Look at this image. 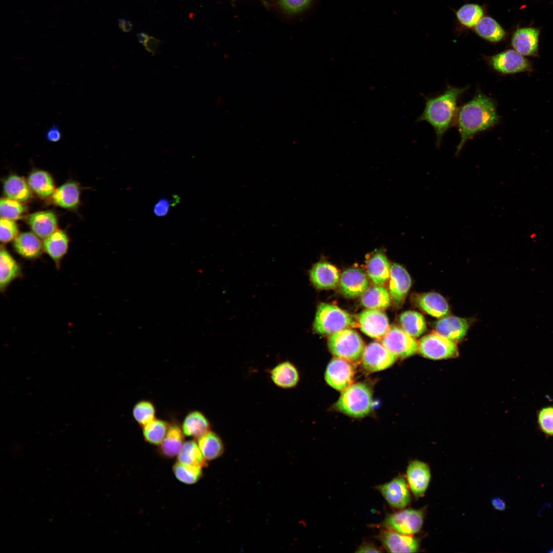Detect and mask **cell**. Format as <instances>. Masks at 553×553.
<instances>
[{
  "label": "cell",
  "instance_id": "cell-33",
  "mask_svg": "<svg viewBox=\"0 0 553 553\" xmlns=\"http://www.w3.org/2000/svg\"><path fill=\"white\" fill-rule=\"evenodd\" d=\"M197 443L206 461L220 457L224 451V444L220 437L210 430L197 438Z\"/></svg>",
  "mask_w": 553,
  "mask_h": 553
},
{
  "label": "cell",
  "instance_id": "cell-5",
  "mask_svg": "<svg viewBox=\"0 0 553 553\" xmlns=\"http://www.w3.org/2000/svg\"><path fill=\"white\" fill-rule=\"evenodd\" d=\"M354 324L349 313L334 305L322 303L317 308L313 329L320 334H331Z\"/></svg>",
  "mask_w": 553,
  "mask_h": 553
},
{
  "label": "cell",
  "instance_id": "cell-9",
  "mask_svg": "<svg viewBox=\"0 0 553 553\" xmlns=\"http://www.w3.org/2000/svg\"><path fill=\"white\" fill-rule=\"evenodd\" d=\"M381 344L396 357L406 358L416 353L418 343L402 328L392 325L381 338Z\"/></svg>",
  "mask_w": 553,
  "mask_h": 553
},
{
  "label": "cell",
  "instance_id": "cell-21",
  "mask_svg": "<svg viewBox=\"0 0 553 553\" xmlns=\"http://www.w3.org/2000/svg\"><path fill=\"white\" fill-rule=\"evenodd\" d=\"M309 275L312 284L318 289H332L336 287L339 279L337 269L325 262L316 263L310 271Z\"/></svg>",
  "mask_w": 553,
  "mask_h": 553
},
{
  "label": "cell",
  "instance_id": "cell-50",
  "mask_svg": "<svg viewBox=\"0 0 553 553\" xmlns=\"http://www.w3.org/2000/svg\"><path fill=\"white\" fill-rule=\"evenodd\" d=\"M492 504L496 509L499 511H502L506 508L505 502L500 498L495 497L492 499Z\"/></svg>",
  "mask_w": 553,
  "mask_h": 553
},
{
  "label": "cell",
  "instance_id": "cell-3",
  "mask_svg": "<svg viewBox=\"0 0 553 553\" xmlns=\"http://www.w3.org/2000/svg\"><path fill=\"white\" fill-rule=\"evenodd\" d=\"M372 402L370 388L366 384L359 382L351 384L343 390L335 407L346 415L361 418L370 412Z\"/></svg>",
  "mask_w": 553,
  "mask_h": 553
},
{
  "label": "cell",
  "instance_id": "cell-12",
  "mask_svg": "<svg viewBox=\"0 0 553 553\" xmlns=\"http://www.w3.org/2000/svg\"><path fill=\"white\" fill-rule=\"evenodd\" d=\"M408 486L405 478L399 476L378 485L377 489L391 506L401 509L406 507L411 501Z\"/></svg>",
  "mask_w": 553,
  "mask_h": 553
},
{
  "label": "cell",
  "instance_id": "cell-17",
  "mask_svg": "<svg viewBox=\"0 0 553 553\" xmlns=\"http://www.w3.org/2000/svg\"><path fill=\"white\" fill-rule=\"evenodd\" d=\"M539 30L535 28H519L513 33L511 45L524 56H536L538 53Z\"/></svg>",
  "mask_w": 553,
  "mask_h": 553
},
{
  "label": "cell",
  "instance_id": "cell-8",
  "mask_svg": "<svg viewBox=\"0 0 553 553\" xmlns=\"http://www.w3.org/2000/svg\"><path fill=\"white\" fill-rule=\"evenodd\" d=\"M418 350L423 357L433 360L454 358L458 355L455 342L436 332L422 337L418 343Z\"/></svg>",
  "mask_w": 553,
  "mask_h": 553
},
{
  "label": "cell",
  "instance_id": "cell-28",
  "mask_svg": "<svg viewBox=\"0 0 553 553\" xmlns=\"http://www.w3.org/2000/svg\"><path fill=\"white\" fill-rule=\"evenodd\" d=\"M184 434L177 423H170L166 435L159 445V452L166 458L177 456L184 443Z\"/></svg>",
  "mask_w": 553,
  "mask_h": 553
},
{
  "label": "cell",
  "instance_id": "cell-1",
  "mask_svg": "<svg viewBox=\"0 0 553 553\" xmlns=\"http://www.w3.org/2000/svg\"><path fill=\"white\" fill-rule=\"evenodd\" d=\"M500 116L495 102L480 91L458 109L455 119L460 141L456 154L460 153L465 143L476 135L497 124Z\"/></svg>",
  "mask_w": 553,
  "mask_h": 553
},
{
  "label": "cell",
  "instance_id": "cell-13",
  "mask_svg": "<svg viewBox=\"0 0 553 553\" xmlns=\"http://www.w3.org/2000/svg\"><path fill=\"white\" fill-rule=\"evenodd\" d=\"M358 321L361 331L374 338L381 339L390 328L387 315L380 309L363 311L358 315Z\"/></svg>",
  "mask_w": 553,
  "mask_h": 553
},
{
  "label": "cell",
  "instance_id": "cell-29",
  "mask_svg": "<svg viewBox=\"0 0 553 553\" xmlns=\"http://www.w3.org/2000/svg\"><path fill=\"white\" fill-rule=\"evenodd\" d=\"M3 190L6 198L23 203L32 198V192L27 181L17 175H11L5 180Z\"/></svg>",
  "mask_w": 553,
  "mask_h": 553
},
{
  "label": "cell",
  "instance_id": "cell-38",
  "mask_svg": "<svg viewBox=\"0 0 553 553\" xmlns=\"http://www.w3.org/2000/svg\"><path fill=\"white\" fill-rule=\"evenodd\" d=\"M169 424L167 421L155 418L142 427L143 438L147 443L159 445L164 439Z\"/></svg>",
  "mask_w": 553,
  "mask_h": 553
},
{
  "label": "cell",
  "instance_id": "cell-36",
  "mask_svg": "<svg viewBox=\"0 0 553 553\" xmlns=\"http://www.w3.org/2000/svg\"><path fill=\"white\" fill-rule=\"evenodd\" d=\"M401 328L409 335L417 337L422 334L427 329L425 319L420 313L415 311H406L399 316Z\"/></svg>",
  "mask_w": 553,
  "mask_h": 553
},
{
  "label": "cell",
  "instance_id": "cell-43",
  "mask_svg": "<svg viewBox=\"0 0 553 553\" xmlns=\"http://www.w3.org/2000/svg\"><path fill=\"white\" fill-rule=\"evenodd\" d=\"M18 235V226L14 221L1 219L0 240L2 243L4 244L14 240Z\"/></svg>",
  "mask_w": 553,
  "mask_h": 553
},
{
  "label": "cell",
  "instance_id": "cell-24",
  "mask_svg": "<svg viewBox=\"0 0 553 553\" xmlns=\"http://www.w3.org/2000/svg\"><path fill=\"white\" fill-rule=\"evenodd\" d=\"M27 221L32 232L41 239H45L57 230L56 216L50 210L34 212L27 217Z\"/></svg>",
  "mask_w": 553,
  "mask_h": 553
},
{
  "label": "cell",
  "instance_id": "cell-40",
  "mask_svg": "<svg viewBox=\"0 0 553 553\" xmlns=\"http://www.w3.org/2000/svg\"><path fill=\"white\" fill-rule=\"evenodd\" d=\"M173 472L179 481L188 485L197 483L203 475L202 468L179 462H176L173 466Z\"/></svg>",
  "mask_w": 553,
  "mask_h": 553
},
{
  "label": "cell",
  "instance_id": "cell-41",
  "mask_svg": "<svg viewBox=\"0 0 553 553\" xmlns=\"http://www.w3.org/2000/svg\"><path fill=\"white\" fill-rule=\"evenodd\" d=\"M27 208L23 203L7 198L1 199L0 215L1 218L16 220L22 218L26 212Z\"/></svg>",
  "mask_w": 553,
  "mask_h": 553
},
{
  "label": "cell",
  "instance_id": "cell-48",
  "mask_svg": "<svg viewBox=\"0 0 553 553\" xmlns=\"http://www.w3.org/2000/svg\"><path fill=\"white\" fill-rule=\"evenodd\" d=\"M143 45L147 51L154 55L159 48L160 41L153 37H149Z\"/></svg>",
  "mask_w": 553,
  "mask_h": 553
},
{
  "label": "cell",
  "instance_id": "cell-42",
  "mask_svg": "<svg viewBox=\"0 0 553 553\" xmlns=\"http://www.w3.org/2000/svg\"><path fill=\"white\" fill-rule=\"evenodd\" d=\"M132 415L138 424L143 427L156 418V408L152 402L141 400L134 406Z\"/></svg>",
  "mask_w": 553,
  "mask_h": 553
},
{
  "label": "cell",
  "instance_id": "cell-14",
  "mask_svg": "<svg viewBox=\"0 0 553 553\" xmlns=\"http://www.w3.org/2000/svg\"><path fill=\"white\" fill-rule=\"evenodd\" d=\"M431 476V471L428 464L418 460L409 462L406 471L407 483L416 497H421L424 494L429 486Z\"/></svg>",
  "mask_w": 553,
  "mask_h": 553
},
{
  "label": "cell",
  "instance_id": "cell-31",
  "mask_svg": "<svg viewBox=\"0 0 553 553\" xmlns=\"http://www.w3.org/2000/svg\"><path fill=\"white\" fill-rule=\"evenodd\" d=\"M27 182L32 192L42 199L52 197L55 190L52 176L45 171H33L29 174Z\"/></svg>",
  "mask_w": 553,
  "mask_h": 553
},
{
  "label": "cell",
  "instance_id": "cell-11",
  "mask_svg": "<svg viewBox=\"0 0 553 553\" xmlns=\"http://www.w3.org/2000/svg\"><path fill=\"white\" fill-rule=\"evenodd\" d=\"M354 374L355 369L352 363L336 357L328 364L325 379L330 386L343 391L351 385Z\"/></svg>",
  "mask_w": 553,
  "mask_h": 553
},
{
  "label": "cell",
  "instance_id": "cell-18",
  "mask_svg": "<svg viewBox=\"0 0 553 553\" xmlns=\"http://www.w3.org/2000/svg\"><path fill=\"white\" fill-rule=\"evenodd\" d=\"M389 279L390 297L395 303L400 304L404 300L411 287V277L403 267L393 263L390 267Z\"/></svg>",
  "mask_w": 553,
  "mask_h": 553
},
{
  "label": "cell",
  "instance_id": "cell-39",
  "mask_svg": "<svg viewBox=\"0 0 553 553\" xmlns=\"http://www.w3.org/2000/svg\"><path fill=\"white\" fill-rule=\"evenodd\" d=\"M483 14L482 7L473 3L463 5L456 12V18L459 23L468 28L474 27L483 17Z\"/></svg>",
  "mask_w": 553,
  "mask_h": 553
},
{
  "label": "cell",
  "instance_id": "cell-46",
  "mask_svg": "<svg viewBox=\"0 0 553 553\" xmlns=\"http://www.w3.org/2000/svg\"><path fill=\"white\" fill-rule=\"evenodd\" d=\"M172 205V203H171L170 201L167 199L165 198L160 199L154 206V212L157 217H164L167 214L170 206Z\"/></svg>",
  "mask_w": 553,
  "mask_h": 553
},
{
  "label": "cell",
  "instance_id": "cell-20",
  "mask_svg": "<svg viewBox=\"0 0 553 553\" xmlns=\"http://www.w3.org/2000/svg\"><path fill=\"white\" fill-rule=\"evenodd\" d=\"M469 327L465 319L455 316H445L435 324V332L454 342L462 340Z\"/></svg>",
  "mask_w": 553,
  "mask_h": 553
},
{
  "label": "cell",
  "instance_id": "cell-16",
  "mask_svg": "<svg viewBox=\"0 0 553 553\" xmlns=\"http://www.w3.org/2000/svg\"><path fill=\"white\" fill-rule=\"evenodd\" d=\"M367 275L358 268H351L344 271L339 280V286L343 294L348 297H355L363 294L368 288Z\"/></svg>",
  "mask_w": 553,
  "mask_h": 553
},
{
  "label": "cell",
  "instance_id": "cell-51",
  "mask_svg": "<svg viewBox=\"0 0 553 553\" xmlns=\"http://www.w3.org/2000/svg\"><path fill=\"white\" fill-rule=\"evenodd\" d=\"M119 27L124 32H129L132 28V25L130 22L122 19L119 21Z\"/></svg>",
  "mask_w": 553,
  "mask_h": 553
},
{
  "label": "cell",
  "instance_id": "cell-22",
  "mask_svg": "<svg viewBox=\"0 0 553 553\" xmlns=\"http://www.w3.org/2000/svg\"><path fill=\"white\" fill-rule=\"evenodd\" d=\"M69 246V239L67 233L58 229L44 239L43 242L44 251L52 260L57 269L60 268Z\"/></svg>",
  "mask_w": 553,
  "mask_h": 553
},
{
  "label": "cell",
  "instance_id": "cell-44",
  "mask_svg": "<svg viewBox=\"0 0 553 553\" xmlns=\"http://www.w3.org/2000/svg\"><path fill=\"white\" fill-rule=\"evenodd\" d=\"M538 422L541 431L545 434L553 436V407L542 409L538 415Z\"/></svg>",
  "mask_w": 553,
  "mask_h": 553
},
{
  "label": "cell",
  "instance_id": "cell-7",
  "mask_svg": "<svg viewBox=\"0 0 553 553\" xmlns=\"http://www.w3.org/2000/svg\"><path fill=\"white\" fill-rule=\"evenodd\" d=\"M488 66L495 72L503 75L531 72L530 61L514 49H507L486 57Z\"/></svg>",
  "mask_w": 553,
  "mask_h": 553
},
{
  "label": "cell",
  "instance_id": "cell-37",
  "mask_svg": "<svg viewBox=\"0 0 553 553\" xmlns=\"http://www.w3.org/2000/svg\"><path fill=\"white\" fill-rule=\"evenodd\" d=\"M177 460L181 463L201 468L206 466L207 463L197 442L193 440L184 442L177 455Z\"/></svg>",
  "mask_w": 553,
  "mask_h": 553
},
{
  "label": "cell",
  "instance_id": "cell-6",
  "mask_svg": "<svg viewBox=\"0 0 553 553\" xmlns=\"http://www.w3.org/2000/svg\"><path fill=\"white\" fill-rule=\"evenodd\" d=\"M423 520L422 510L408 508L389 514L379 525L386 529L412 536L421 530Z\"/></svg>",
  "mask_w": 553,
  "mask_h": 553
},
{
  "label": "cell",
  "instance_id": "cell-35",
  "mask_svg": "<svg viewBox=\"0 0 553 553\" xmlns=\"http://www.w3.org/2000/svg\"><path fill=\"white\" fill-rule=\"evenodd\" d=\"M390 303V294L381 286L375 285L368 288L360 298L361 304L368 309H385L389 306Z\"/></svg>",
  "mask_w": 553,
  "mask_h": 553
},
{
  "label": "cell",
  "instance_id": "cell-4",
  "mask_svg": "<svg viewBox=\"0 0 553 553\" xmlns=\"http://www.w3.org/2000/svg\"><path fill=\"white\" fill-rule=\"evenodd\" d=\"M328 345L334 356L352 363L359 361L365 348L359 334L347 328L330 334Z\"/></svg>",
  "mask_w": 553,
  "mask_h": 553
},
{
  "label": "cell",
  "instance_id": "cell-27",
  "mask_svg": "<svg viewBox=\"0 0 553 553\" xmlns=\"http://www.w3.org/2000/svg\"><path fill=\"white\" fill-rule=\"evenodd\" d=\"M390 267L386 255L378 251L373 253L367 262V274L375 285L382 286L389 279Z\"/></svg>",
  "mask_w": 553,
  "mask_h": 553
},
{
  "label": "cell",
  "instance_id": "cell-47",
  "mask_svg": "<svg viewBox=\"0 0 553 553\" xmlns=\"http://www.w3.org/2000/svg\"><path fill=\"white\" fill-rule=\"evenodd\" d=\"M45 135L46 139L51 142L59 141L62 137L60 130L55 124H53L48 129Z\"/></svg>",
  "mask_w": 553,
  "mask_h": 553
},
{
  "label": "cell",
  "instance_id": "cell-45",
  "mask_svg": "<svg viewBox=\"0 0 553 553\" xmlns=\"http://www.w3.org/2000/svg\"><path fill=\"white\" fill-rule=\"evenodd\" d=\"M312 0H279L282 7L291 13L299 12L306 9Z\"/></svg>",
  "mask_w": 553,
  "mask_h": 553
},
{
  "label": "cell",
  "instance_id": "cell-23",
  "mask_svg": "<svg viewBox=\"0 0 553 553\" xmlns=\"http://www.w3.org/2000/svg\"><path fill=\"white\" fill-rule=\"evenodd\" d=\"M20 264L3 246L0 251V290L5 292L9 285L22 275Z\"/></svg>",
  "mask_w": 553,
  "mask_h": 553
},
{
  "label": "cell",
  "instance_id": "cell-10",
  "mask_svg": "<svg viewBox=\"0 0 553 553\" xmlns=\"http://www.w3.org/2000/svg\"><path fill=\"white\" fill-rule=\"evenodd\" d=\"M396 358L382 344L374 342L365 348L361 357L362 366L369 372L379 371L391 366Z\"/></svg>",
  "mask_w": 553,
  "mask_h": 553
},
{
  "label": "cell",
  "instance_id": "cell-32",
  "mask_svg": "<svg viewBox=\"0 0 553 553\" xmlns=\"http://www.w3.org/2000/svg\"><path fill=\"white\" fill-rule=\"evenodd\" d=\"M181 428L185 436L197 439L210 430V424L203 413L195 410L186 415Z\"/></svg>",
  "mask_w": 553,
  "mask_h": 553
},
{
  "label": "cell",
  "instance_id": "cell-15",
  "mask_svg": "<svg viewBox=\"0 0 553 553\" xmlns=\"http://www.w3.org/2000/svg\"><path fill=\"white\" fill-rule=\"evenodd\" d=\"M379 538L389 552H415L419 549L418 541L411 535L386 529L381 532Z\"/></svg>",
  "mask_w": 553,
  "mask_h": 553
},
{
  "label": "cell",
  "instance_id": "cell-25",
  "mask_svg": "<svg viewBox=\"0 0 553 553\" xmlns=\"http://www.w3.org/2000/svg\"><path fill=\"white\" fill-rule=\"evenodd\" d=\"M270 376L276 386L283 389L294 388L300 379L297 368L289 361H282L275 366L270 371Z\"/></svg>",
  "mask_w": 553,
  "mask_h": 553
},
{
  "label": "cell",
  "instance_id": "cell-30",
  "mask_svg": "<svg viewBox=\"0 0 553 553\" xmlns=\"http://www.w3.org/2000/svg\"><path fill=\"white\" fill-rule=\"evenodd\" d=\"M54 204L65 209H74L79 203L80 189L75 182H68L55 189L52 196Z\"/></svg>",
  "mask_w": 553,
  "mask_h": 553
},
{
  "label": "cell",
  "instance_id": "cell-34",
  "mask_svg": "<svg viewBox=\"0 0 553 553\" xmlns=\"http://www.w3.org/2000/svg\"><path fill=\"white\" fill-rule=\"evenodd\" d=\"M476 33L485 40L497 42L502 40L505 32L501 26L493 18L483 16L474 27Z\"/></svg>",
  "mask_w": 553,
  "mask_h": 553
},
{
  "label": "cell",
  "instance_id": "cell-19",
  "mask_svg": "<svg viewBox=\"0 0 553 553\" xmlns=\"http://www.w3.org/2000/svg\"><path fill=\"white\" fill-rule=\"evenodd\" d=\"M33 232H24L17 236L13 240V246L15 252L21 257L28 260L39 258L43 253V242Z\"/></svg>",
  "mask_w": 553,
  "mask_h": 553
},
{
  "label": "cell",
  "instance_id": "cell-49",
  "mask_svg": "<svg viewBox=\"0 0 553 553\" xmlns=\"http://www.w3.org/2000/svg\"><path fill=\"white\" fill-rule=\"evenodd\" d=\"M357 552H380L381 550L371 543H364L356 550Z\"/></svg>",
  "mask_w": 553,
  "mask_h": 553
},
{
  "label": "cell",
  "instance_id": "cell-52",
  "mask_svg": "<svg viewBox=\"0 0 553 553\" xmlns=\"http://www.w3.org/2000/svg\"><path fill=\"white\" fill-rule=\"evenodd\" d=\"M137 38L139 42L144 45L148 39L149 36L144 33H139L137 34Z\"/></svg>",
  "mask_w": 553,
  "mask_h": 553
},
{
  "label": "cell",
  "instance_id": "cell-2",
  "mask_svg": "<svg viewBox=\"0 0 553 553\" xmlns=\"http://www.w3.org/2000/svg\"><path fill=\"white\" fill-rule=\"evenodd\" d=\"M467 87L449 86L443 93L426 98L425 107L418 121H426L434 129L436 144L439 147L443 135L454 122L457 111V102Z\"/></svg>",
  "mask_w": 553,
  "mask_h": 553
},
{
  "label": "cell",
  "instance_id": "cell-26",
  "mask_svg": "<svg viewBox=\"0 0 553 553\" xmlns=\"http://www.w3.org/2000/svg\"><path fill=\"white\" fill-rule=\"evenodd\" d=\"M416 304L421 310L428 314L441 318L447 316L449 306L445 299L436 292H427L419 294L416 298Z\"/></svg>",
  "mask_w": 553,
  "mask_h": 553
}]
</instances>
